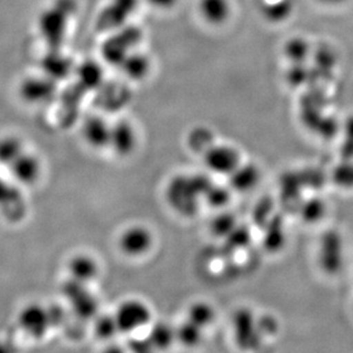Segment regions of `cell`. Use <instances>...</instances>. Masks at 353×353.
<instances>
[{"label":"cell","instance_id":"cell-1","mask_svg":"<svg viewBox=\"0 0 353 353\" xmlns=\"http://www.w3.org/2000/svg\"><path fill=\"white\" fill-rule=\"evenodd\" d=\"M212 183L205 174L176 175L167 184V203L182 216L192 217L198 213L203 203V194Z\"/></svg>","mask_w":353,"mask_h":353},{"label":"cell","instance_id":"cell-2","mask_svg":"<svg viewBox=\"0 0 353 353\" xmlns=\"http://www.w3.org/2000/svg\"><path fill=\"white\" fill-rule=\"evenodd\" d=\"M118 328L121 334L137 333L152 323V310L140 299H127L118 305L114 312Z\"/></svg>","mask_w":353,"mask_h":353},{"label":"cell","instance_id":"cell-3","mask_svg":"<svg viewBox=\"0 0 353 353\" xmlns=\"http://www.w3.org/2000/svg\"><path fill=\"white\" fill-rule=\"evenodd\" d=\"M201 158L206 170L219 176H230L243 163V154L238 148L217 142Z\"/></svg>","mask_w":353,"mask_h":353},{"label":"cell","instance_id":"cell-4","mask_svg":"<svg viewBox=\"0 0 353 353\" xmlns=\"http://www.w3.org/2000/svg\"><path fill=\"white\" fill-rule=\"evenodd\" d=\"M154 243V234L149 228L142 224H133L126 228L118 239L120 252L130 259L147 255L152 250Z\"/></svg>","mask_w":353,"mask_h":353},{"label":"cell","instance_id":"cell-5","mask_svg":"<svg viewBox=\"0 0 353 353\" xmlns=\"http://www.w3.org/2000/svg\"><path fill=\"white\" fill-rule=\"evenodd\" d=\"M17 323L21 330L28 337L34 340H41L46 336L50 326L48 309L39 303H30L26 305L19 312Z\"/></svg>","mask_w":353,"mask_h":353},{"label":"cell","instance_id":"cell-6","mask_svg":"<svg viewBox=\"0 0 353 353\" xmlns=\"http://www.w3.org/2000/svg\"><path fill=\"white\" fill-rule=\"evenodd\" d=\"M142 38V32L139 28L127 27L119 31V34L108 39L102 47L103 57L109 63L120 65L125 57L132 52V48Z\"/></svg>","mask_w":353,"mask_h":353},{"label":"cell","instance_id":"cell-7","mask_svg":"<svg viewBox=\"0 0 353 353\" xmlns=\"http://www.w3.org/2000/svg\"><path fill=\"white\" fill-rule=\"evenodd\" d=\"M69 15L54 5L39 17V30L50 50H59L67 32Z\"/></svg>","mask_w":353,"mask_h":353},{"label":"cell","instance_id":"cell-8","mask_svg":"<svg viewBox=\"0 0 353 353\" xmlns=\"http://www.w3.org/2000/svg\"><path fill=\"white\" fill-rule=\"evenodd\" d=\"M57 93V81L43 77H28L21 83L20 95L26 102L31 104L47 103L53 100Z\"/></svg>","mask_w":353,"mask_h":353},{"label":"cell","instance_id":"cell-9","mask_svg":"<svg viewBox=\"0 0 353 353\" xmlns=\"http://www.w3.org/2000/svg\"><path fill=\"white\" fill-rule=\"evenodd\" d=\"M137 133L135 127L127 121L119 120L111 126L109 148L121 158H126L137 150Z\"/></svg>","mask_w":353,"mask_h":353},{"label":"cell","instance_id":"cell-10","mask_svg":"<svg viewBox=\"0 0 353 353\" xmlns=\"http://www.w3.org/2000/svg\"><path fill=\"white\" fill-rule=\"evenodd\" d=\"M111 126L107 120L100 116H90L83 121L81 135L88 147L94 150H102L109 148L111 137Z\"/></svg>","mask_w":353,"mask_h":353},{"label":"cell","instance_id":"cell-11","mask_svg":"<svg viewBox=\"0 0 353 353\" xmlns=\"http://www.w3.org/2000/svg\"><path fill=\"white\" fill-rule=\"evenodd\" d=\"M139 0H112L101 14L99 27L102 30H112L123 27L127 19L137 10Z\"/></svg>","mask_w":353,"mask_h":353},{"label":"cell","instance_id":"cell-12","mask_svg":"<svg viewBox=\"0 0 353 353\" xmlns=\"http://www.w3.org/2000/svg\"><path fill=\"white\" fill-rule=\"evenodd\" d=\"M8 168L14 179L23 185H34L43 172L39 158L27 151H24Z\"/></svg>","mask_w":353,"mask_h":353},{"label":"cell","instance_id":"cell-13","mask_svg":"<svg viewBox=\"0 0 353 353\" xmlns=\"http://www.w3.org/2000/svg\"><path fill=\"white\" fill-rule=\"evenodd\" d=\"M68 274L70 279L88 286L100 274V265L88 254H77L69 260Z\"/></svg>","mask_w":353,"mask_h":353},{"label":"cell","instance_id":"cell-14","mask_svg":"<svg viewBox=\"0 0 353 353\" xmlns=\"http://www.w3.org/2000/svg\"><path fill=\"white\" fill-rule=\"evenodd\" d=\"M228 179L231 190L245 194L257 187L261 180V172L256 165L243 163Z\"/></svg>","mask_w":353,"mask_h":353},{"label":"cell","instance_id":"cell-15","mask_svg":"<svg viewBox=\"0 0 353 353\" xmlns=\"http://www.w3.org/2000/svg\"><path fill=\"white\" fill-rule=\"evenodd\" d=\"M198 10L200 17L207 23L210 26H222L229 20L232 5L230 0H199Z\"/></svg>","mask_w":353,"mask_h":353},{"label":"cell","instance_id":"cell-16","mask_svg":"<svg viewBox=\"0 0 353 353\" xmlns=\"http://www.w3.org/2000/svg\"><path fill=\"white\" fill-rule=\"evenodd\" d=\"M41 67L45 76L53 79L54 81H59L67 78L71 74L72 62L69 57L60 52L59 48V50H50V52L43 57Z\"/></svg>","mask_w":353,"mask_h":353},{"label":"cell","instance_id":"cell-17","mask_svg":"<svg viewBox=\"0 0 353 353\" xmlns=\"http://www.w3.org/2000/svg\"><path fill=\"white\" fill-rule=\"evenodd\" d=\"M260 10L264 19L271 23H283L294 10L293 0H261Z\"/></svg>","mask_w":353,"mask_h":353},{"label":"cell","instance_id":"cell-18","mask_svg":"<svg viewBox=\"0 0 353 353\" xmlns=\"http://www.w3.org/2000/svg\"><path fill=\"white\" fill-rule=\"evenodd\" d=\"M123 74L132 80H142L147 77L151 69L149 57L139 52H130L120 63Z\"/></svg>","mask_w":353,"mask_h":353},{"label":"cell","instance_id":"cell-19","mask_svg":"<svg viewBox=\"0 0 353 353\" xmlns=\"http://www.w3.org/2000/svg\"><path fill=\"white\" fill-rule=\"evenodd\" d=\"M152 349L168 350L176 342V330L166 321H157L151 326L148 335Z\"/></svg>","mask_w":353,"mask_h":353},{"label":"cell","instance_id":"cell-20","mask_svg":"<svg viewBox=\"0 0 353 353\" xmlns=\"http://www.w3.org/2000/svg\"><path fill=\"white\" fill-rule=\"evenodd\" d=\"M216 143L213 132L206 126L194 127L188 134L187 145L192 154L203 157Z\"/></svg>","mask_w":353,"mask_h":353},{"label":"cell","instance_id":"cell-21","mask_svg":"<svg viewBox=\"0 0 353 353\" xmlns=\"http://www.w3.org/2000/svg\"><path fill=\"white\" fill-rule=\"evenodd\" d=\"M77 78L83 90H97L103 81V71L97 62L86 61L78 68Z\"/></svg>","mask_w":353,"mask_h":353},{"label":"cell","instance_id":"cell-22","mask_svg":"<svg viewBox=\"0 0 353 353\" xmlns=\"http://www.w3.org/2000/svg\"><path fill=\"white\" fill-rule=\"evenodd\" d=\"M187 319L205 330L207 327L213 325L216 319V312L213 305L208 302L196 301L188 307Z\"/></svg>","mask_w":353,"mask_h":353},{"label":"cell","instance_id":"cell-23","mask_svg":"<svg viewBox=\"0 0 353 353\" xmlns=\"http://www.w3.org/2000/svg\"><path fill=\"white\" fill-rule=\"evenodd\" d=\"M24 145L19 137L7 135L0 139V165L10 167L24 152Z\"/></svg>","mask_w":353,"mask_h":353},{"label":"cell","instance_id":"cell-24","mask_svg":"<svg viewBox=\"0 0 353 353\" xmlns=\"http://www.w3.org/2000/svg\"><path fill=\"white\" fill-rule=\"evenodd\" d=\"M175 330H176V342L183 347H198L203 340V328H200L188 319L175 327Z\"/></svg>","mask_w":353,"mask_h":353},{"label":"cell","instance_id":"cell-25","mask_svg":"<svg viewBox=\"0 0 353 353\" xmlns=\"http://www.w3.org/2000/svg\"><path fill=\"white\" fill-rule=\"evenodd\" d=\"M71 307L74 309V314L80 318H93L97 316V302L95 297L92 296V294L88 290H83L76 296L69 300Z\"/></svg>","mask_w":353,"mask_h":353},{"label":"cell","instance_id":"cell-26","mask_svg":"<svg viewBox=\"0 0 353 353\" xmlns=\"http://www.w3.org/2000/svg\"><path fill=\"white\" fill-rule=\"evenodd\" d=\"M283 53L292 63L304 64L310 57V45L304 38H292L283 47Z\"/></svg>","mask_w":353,"mask_h":353},{"label":"cell","instance_id":"cell-27","mask_svg":"<svg viewBox=\"0 0 353 353\" xmlns=\"http://www.w3.org/2000/svg\"><path fill=\"white\" fill-rule=\"evenodd\" d=\"M94 333L97 339L110 341L120 333L114 314H100L94 323Z\"/></svg>","mask_w":353,"mask_h":353},{"label":"cell","instance_id":"cell-28","mask_svg":"<svg viewBox=\"0 0 353 353\" xmlns=\"http://www.w3.org/2000/svg\"><path fill=\"white\" fill-rule=\"evenodd\" d=\"M230 187H223V185H215L212 183L206 194H203V203H207L208 206L215 210H221L227 206L231 199Z\"/></svg>","mask_w":353,"mask_h":353},{"label":"cell","instance_id":"cell-29","mask_svg":"<svg viewBox=\"0 0 353 353\" xmlns=\"http://www.w3.org/2000/svg\"><path fill=\"white\" fill-rule=\"evenodd\" d=\"M334 183L343 190H353V160H344L333 170Z\"/></svg>","mask_w":353,"mask_h":353},{"label":"cell","instance_id":"cell-30","mask_svg":"<svg viewBox=\"0 0 353 353\" xmlns=\"http://www.w3.org/2000/svg\"><path fill=\"white\" fill-rule=\"evenodd\" d=\"M234 224V219L231 215L220 214L212 222V231L216 236H223V234L229 236V234H231V231H232Z\"/></svg>","mask_w":353,"mask_h":353},{"label":"cell","instance_id":"cell-31","mask_svg":"<svg viewBox=\"0 0 353 353\" xmlns=\"http://www.w3.org/2000/svg\"><path fill=\"white\" fill-rule=\"evenodd\" d=\"M304 210V219L309 221V222H314L318 221L323 216V212H325V205H323L320 200L316 201H309L307 206L303 207Z\"/></svg>","mask_w":353,"mask_h":353},{"label":"cell","instance_id":"cell-32","mask_svg":"<svg viewBox=\"0 0 353 353\" xmlns=\"http://www.w3.org/2000/svg\"><path fill=\"white\" fill-rule=\"evenodd\" d=\"M47 309H48L52 328L61 326L64 323V316H65L63 307H59V305H52V307H47Z\"/></svg>","mask_w":353,"mask_h":353},{"label":"cell","instance_id":"cell-33","mask_svg":"<svg viewBox=\"0 0 353 353\" xmlns=\"http://www.w3.org/2000/svg\"><path fill=\"white\" fill-rule=\"evenodd\" d=\"M147 1L154 8L163 10H170L179 3V0H147Z\"/></svg>","mask_w":353,"mask_h":353},{"label":"cell","instance_id":"cell-34","mask_svg":"<svg viewBox=\"0 0 353 353\" xmlns=\"http://www.w3.org/2000/svg\"><path fill=\"white\" fill-rule=\"evenodd\" d=\"M323 6H340L342 3H347V0H316Z\"/></svg>","mask_w":353,"mask_h":353}]
</instances>
